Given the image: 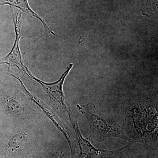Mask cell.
Masks as SVG:
<instances>
[{"mask_svg": "<svg viewBox=\"0 0 158 158\" xmlns=\"http://www.w3.org/2000/svg\"><path fill=\"white\" fill-rule=\"evenodd\" d=\"M13 14V21L14 23L15 38L14 44L11 51L6 57L0 60L1 64H7L9 66L8 71L10 70L12 67H15L24 71L26 66L24 65L22 56L19 48V41L21 37L22 25L23 19L22 14L20 11L16 14Z\"/></svg>", "mask_w": 158, "mask_h": 158, "instance_id": "obj_2", "label": "cell"}, {"mask_svg": "<svg viewBox=\"0 0 158 158\" xmlns=\"http://www.w3.org/2000/svg\"><path fill=\"white\" fill-rule=\"evenodd\" d=\"M27 135L25 133H18L14 135L9 140L8 143V148L9 150L14 152L18 149L21 144L25 141Z\"/></svg>", "mask_w": 158, "mask_h": 158, "instance_id": "obj_6", "label": "cell"}, {"mask_svg": "<svg viewBox=\"0 0 158 158\" xmlns=\"http://www.w3.org/2000/svg\"><path fill=\"white\" fill-rule=\"evenodd\" d=\"M8 5L11 7H15L21 10L23 12L32 17H34L39 20L42 23L45 31V34H52L54 36H59L50 29L44 21L39 15L31 9L29 5L28 0H0V6Z\"/></svg>", "mask_w": 158, "mask_h": 158, "instance_id": "obj_5", "label": "cell"}, {"mask_svg": "<svg viewBox=\"0 0 158 158\" xmlns=\"http://www.w3.org/2000/svg\"><path fill=\"white\" fill-rule=\"evenodd\" d=\"M73 66V64H69V65L67 68V69L62 75L59 80L51 84H47L41 81L37 80L36 78L32 76L29 73L28 70L27 69L26 70L27 72V74L28 75L32 78L35 80V81L39 82L40 84L42 85V87L45 89L46 91L48 94L49 95H50L51 97L53 98L54 100L56 101L60 105H62V107L65 109L67 110V107L65 103V97L63 94V90H62V86L63 83L66 77L68 74L69 73L70 71V69Z\"/></svg>", "mask_w": 158, "mask_h": 158, "instance_id": "obj_4", "label": "cell"}, {"mask_svg": "<svg viewBox=\"0 0 158 158\" xmlns=\"http://www.w3.org/2000/svg\"><path fill=\"white\" fill-rule=\"evenodd\" d=\"M78 110L85 116L89 123V140L101 142L109 138H117L130 141L122 128L113 119L102 113L94 105H77Z\"/></svg>", "mask_w": 158, "mask_h": 158, "instance_id": "obj_1", "label": "cell"}, {"mask_svg": "<svg viewBox=\"0 0 158 158\" xmlns=\"http://www.w3.org/2000/svg\"><path fill=\"white\" fill-rule=\"evenodd\" d=\"M6 108L7 111L11 114L19 115L23 113V108L21 104L11 98H8L6 100Z\"/></svg>", "mask_w": 158, "mask_h": 158, "instance_id": "obj_7", "label": "cell"}, {"mask_svg": "<svg viewBox=\"0 0 158 158\" xmlns=\"http://www.w3.org/2000/svg\"><path fill=\"white\" fill-rule=\"evenodd\" d=\"M71 122L77 137L78 142L80 149L79 158H97L101 156H104L108 153L114 152L116 151H108L98 149L90 143L89 140L85 139L82 137L78 127L77 118L70 112H68Z\"/></svg>", "mask_w": 158, "mask_h": 158, "instance_id": "obj_3", "label": "cell"}]
</instances>
